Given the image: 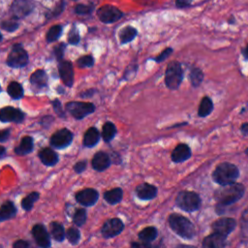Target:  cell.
I'll return each mask as SVG.
<instances>
[{
	"label": "cell",
	"instance_id": "681fc988",
	"mask_svg": "<svg viewBox=\"0 0 248 248\" xmlns=\"http://www.w3.org/2000/svg\"><path fill=\"white\" fill-rule=\"evenodd\" d=\"M132 248H155L153 247L151 244H149V242H133L132 243Z\"/></svg>",
	"mask_w": 248,
	"mask_h": 248
},
{
	"label": "cell",
	"instance_id": "e575fe53",
	"mask_svg": "<svg viewBox=\"0 0 248 248\" xmlns=\"http://www.w3.org/2000/svg\"><path fill=\"white\" fill-rule=\"evenodd\" d=\"M61 33H62L61 26H54V27H52L49 29L48 33H47V37H46L47 38V42L48 43H53V42L57 41L60 37Z\"/></svg>",
	"mask_w": 248,
	"mask_h": 248
},
{
	"label": "cell",
	"instance_id": "277c9868",
	"mask_svg": "<svg viewBox=\"0 0 248 248\" xmlns=\"http://www.w3.org/2000/svg\"><path fill=\"white\" fill-rule=\"evenodd\" d=\"M175 203L180 209L187 212H193L200 208L201 198L195 192L182 191L177 195Z\"/></svg>",
	"mask_w": 248,
	"mask_h": 248
},
{
	"label": "cell",
	"instance_id": "d6a6232c",
	"mask_svg": "<svg viewBox=\"0 0 248 248\" xmlns=\"http://www.w3.org/2000/svg\"><path fill=\"white\" fill-rule=\"evenodd\" d=\"M40 198V194L38 192H32L30 193L29 196H27V198H25L22 202V206L26 211H29L32 207L33 204L39 200Z\"/></svg>",
	"mask_w": 248,
	"mask_h": 248
},
{
	"label": "cell",
	"instance_id": "f5cc1de1",
	"mask_svg": "<svg viewBox=\"0 0 248 248\" xmlns=\"http://www.w3.org/2000/svg\"><path fill=\"white\" fill-rule=\"evenodd\" d=\"M240 132L243 136H248V123H243L240 127Z\"/></svg>",
	"mask_w": 248,
	"mask_h": 248
},
{
	"label": "cell",
	"instance_id": "1f68e13d",
	"mask_svg": "<svg viewBox=\"0 0 248 248\" xmlns=\"http://www.w3.org/2000/svg\"><path fill=\"white\" fill-rule=\"evenodd\" d=\"M117 134V128L114 123L107 122L104 124L102 129V137L105 142L112 141Z\"/></svg>",
	"mask_w": 248,
	"mask_h": 248
},
{
	"label": "cell",
	"instance_id": "7bdbcfd3",
	"mask_svg": "<svg viewBox=\"0 0 248 248\" xmlns=\"http://www.w3.org/2000/svg\"><path fill=\"white\" fill-rule=\"evenodd\" d=\"M173 53V49H171V48H167L166 50H164L154 60L156 61V62H162V61H164L165 59H167L170 56H171V54Z\"/></svg>",
	"mask_w": 248,
	"mask_h": 248
},
{
	"label": "cell",
	"instance_id": "30bf717a",
	"mask_svg": "<svg viewBox=\"0 0 248 248\" xmlns=\"http://www.w3.org/2000/svg\"><path fill=\"white\" fill-rule=\"evenodd\" d=\"M72 141L73 133L66 128L58 130L51 138L52 146L57 148H65L72 143Z\"/></svg>",
	"mask_w": 248,
	"mask_h": 248
},
{
	"label": "cell",
	"instance_id": "db71d44e",
	"mask_svg": "<svg viewBox=\"0 0 248 248\" xmlns=\"http://www.w3.org/2000/svg\"><path fill=\"white\" fill-rule=\"evenodd\" d=\"M175 248H197V247L191 246V245H178Z\"/></svg>",
	"mask_w": 248,
	"mask_h": 248
},
{
	"label": "cell",
	"instance_id": "8992f818",
	"mask_svg": "<svg viewBox=\"0 0 248 248\" xmlns=\"http://www.w3.org/2000/svg\"><path fill=\"white\" fill-rule=\"evenodd\" d=\"M29 60V58L28 52L21 44H16L13 46L12 51L8 56L7 64L12 68H23L28 65Z\"/></svg>",
	"mask_w": 248,
	"mask_h": 248
},
{
	"label": "cell",
	"instance_id": "9a60e30c",
	"mask_svg": "<svg viewBox=\"0 0 248 248\" xmlns=\"http://www.w3.org/2000/svg\"><path fill=\"white\" fill-rule=\"evenodd\" d=\"M32 234L37 245L41 248H50L51 247V237L47 229L41 225L37 224L32 229Z\"/></svg>",
	"mask_w": 248,
	"mask_h": 248
},
{
	"label": "cell",
	"instance_id": "603a6c76",
	"mask_svg": "<svg viewBox=\"0 0 248 248\" xmlns=\"http://www.w3.org/2000/svg\"><path fill=\"white\" fill-rule=\"evenodd\" d=\"M30 83L33 87H36L38 88H42L47 87L48 84V76L46 72L42 69L36 70L31 76H30Z\"/></svg>",
	"mask_w": 248,
	"mask_h": 248
},
{
	"label": "cell",
	"instance_id": "b9f144b4",
	"mask_svg": "<svg viewBox=\"0 0 248 248\" xmlns=\"http://www.w3.org/2000/svg\"><path fill=\"white\" fill-rule=\"evenodd\" d=\"M68 41H69V43H70L71 45H77V44L79 43V41H80V35H79L78 30H77L75 28H73L72 30L70 31L69 36H68Z\"/></svg>",
	"mask_w": 248,
	"mask_h": 248
},
{
	"label": "cell",
	"instance_id": "816d5d0a",
	"mask_svg": "<svg viewBox=\"0 0 248 248\" xmlns=\"http://www.w3.org/2000/svg\"><path fill=\"white\" fill-rule=\"evenodd\" d=\"M63 5H64V3L63 2H61L56 9H55V11L52 13V15L51 16H58V15H59L62 11H63Z\"/></svg>",
	"mask_w": 248,
	"mask_h": 248
},
{
	"label": "cell",
	"instance_id": "cb8c5ba5",
	"mask_svg": "<svg viewBox=\"0 0 248 248\" xmlns=\"http://www.w3.org/2000/svg\"><path fill=\"white\" fill-rule=\"evenodd\" d=\"M16 213L17 208L14 205V204L10 201H7L1 206V210H0V219H1V221L11 219L16 216Z\"/></svg>",
	"mask_w": 248,
	"mask_h": 248
},
{
	"label": "cell",
	"instance_id": "5bb4252c",
	"mask_svg": "<svg viewBox=\"0 0 248 248\" xmlns=\"http://www.w3.org/2000/svg\"><path fill=\"white\" fill-rule=\"evenodd\" d=\"M0 119L2 122L21 123L25 119V114L16 108L5 107L0 112Z\"/></svg>",
	"mask_w": 248,
	"mask_h": 248
},
{
	"label": "cell",
	"instance_id": "f546056e",
	"mask_svg": "<svg viewBox=\"0 0 248 248\" xmlns=\"http://www.w3.org/2000/svg\"><path fill=\"white\" fill-rule=\"evenodd\" d=\"M7 92L8 94L13 98V99H21L24 96V88L21 84L17 82H12L8 88H7Z\"/></svg>",
	"mask_w": 248,
	"mask_h": 248
},
{
	"label": "cell",
	"instance_id": "ba28073f",
	"mask_svg": "<svg viewBox=\"0 0 248 248\" xmlns=\"http://www.w3.org/2000/svg\"><path fill=\"white\" fill-rule=\"evenodd\" d=\"M99 20L104 24H113L123 17V13L113 5H104L97 11Z\"/></svg>",
	"mask_w": 248,
	"mask_h": 248
},
{
	"label": "cell",
	"instance_id": "ee69618b",
	"mask_svg": "<svg viewBox=\"0 0 248 248\" xmlns=\"http://www.w3.org/2000/svg\"><path fill=\"white\" fill-rule=\"evenodd\" d=\"M64 51H65V44H59L58 46H57L54 50V53L58 58V61L62 60L63 55H64Z\"/></svg>",
	"mask_w": 248,
	"mask_h": 248
},
{
	"label": "cell",
	"instance_id": "bcb514c9",
	"mask_svg": "<svg viewBox=\"0 0 248 248\" xmlns=\"http://www.w3.org/2000/svg\"><path fill=\"white\" fill-rule=\"evenodd\" d=\"M86 169H87V162H86V161L78 162V163L74 166V170H75V172L78 173V174H82Z\"/></svg>",
	"mask_w": 248,
	"mask_h": 248
},
{
	"label": "cell",
	"instance_id": "3957f363",
	"mask_svg": "<svg viewBox=\"0 0 248 248\" xmlns=\"http://www.w3.org/2000/svg\"><path fill=\"white\" fill-rule=\"evenodd\" d=\"M169 224L172 230L179 236L191 239L195 235V227L189 219L179 214H172L169 217Z\"/></svg>",
	"mask_w": 248,
	"mask_h": 248
},
{
	"label": "cell",
	"instance_id": "6f0895ef",
	"mask_svg": "<svg viewBox=\"0 0 248 248\" xmlns=\"http://www.w3.org/2000/svg\"><path fill=\"white\" fill-rule=\"evenodd\" d=\"M245 154L248 156V147L245 149Z\"/></svg>",
	"mask_w": 248,
	"mask_h": 248
},
{
	"label": "cell",
	"instance_id": "4fadbf2b",
	"mask_svg": "<svg viewBox=\"0 0 248 248\" xmlns=\"http://www.w3.org/2000/svg\"><path fill=\"white\" fill-rule=\"evenodd\" d=\"M58 72L63 84L71 88L74 83L73 64L67 60H60L58 63Z\"/></svg>",
	"mask_w": 248,
	"mask_h": 248
},
{
	"label": "cell",
	"instance_id": "74e56055",
	"mask_svg": "<svg viewBox=\"0 0 248 248\" xmlns=\"http://www.w3.org/2000/svg\"><path fill=\"white\" fill-rule=\"evenodd\" d=\"M77 64L80 68H88L92 67L94 64V59L91 56H85L78 59Z\"/></svg>",
	"mask_w": 248,
	"mask_h": 248
},
{
	"label": "cell",
	"instance_id": "9c48e42d",
	"mask_svg": "<svg viewBox=\"0 0 248 248\" xmlns=\"http://www.w3.org/2000/svg\"><path fill=\"white\" fill-rule=\"evenodd\" d=\"M34 9V3L29 0H15L11 6V13L15 19H23L29 16Z\"/></svg>",
	"mask_w": 248,
	"mask_h": 248
},
{
	"label": "cell",
	"instance_id": "d4e9b609",
	"mask_svg": "<svg viewBox=\"0 0 248 248\" xmlns=\"http://www.w3.org/2000/svg\"><path fill=\"white\" fill-rule=\"evenodd\" d=\"M33 146H34V144H33L32 138L27 136L23 138L20 146L15 148V152L19 155H26L30 153L33 150Z\"/></svg>",
	"mask_w": 248,
	"mask_h": 248
},
{
	"label": "cell",
	"instance_id": "44dd1931",
	"mask_svg": "<svg viewBox=\"0 0 248 248\" xmlns=\"http://www.w3.org/2000/svg\"><path fill=\"white\" fill-rule=\"evenodd\" d=\"M39 158L41 159L42 163L48 167L55 166L58 162V155L56 151L52 148H44L39 153Z\"/></svg>",
	"mask_w": 248,
	"mask_h": 248
},
{
	"label": "cell",
	"instance_id": "f1b7e54d",
	"mask_svg": "<svg viewBox=\"0 0 248 248\" xmlns=\"http://www.w3.org/2000/svg\"><path fill=\"white\" fill-rule=\"evenodd\" d=\"M158 235V231L154 227H147L145 228L142 232L139 233V237L142 241L145 242H151L153 241Z\"/></svg>",
	"mask_w": 248,
	"mask_h": 248
},
{
	"label": "cell",
	"instance_id": "836d02e7",
	"mask_svg": "<svg viewBox=\"0 0 248 248\" xmlns=\"http://www.w3.org/2000/svg\"><path fill=\"white\" fill-rule=\"evenodd\" d=\"M189 77H190V82H191L192 86L197 88L202 84V82L204 80V73L201 69L194 67L191 69Z\"/></svg>",
	"mask_w": 248,
	"mask_h": 248
},
{
	"label": "cell",
	"instance_id": "60d3db41",
	"mask_svg": "<svg viewBox=\"0 0 248 248\" xmlns=\"http://www.w3.org/2000/svg\"><path fill=\"white\" fill-rule=\"evenodd\" d=\"M93 10L92 5H85V4H79L75 7V12L78 15H89Z\"/></svg>",
	"mask_w": 248,
	"mask_h": 248
},
{
	"label": "cell",
	"instance_id": "ab89813d",
	"mask_svg": "<svg viewBox=\"0 0 248 248\" xmlns=\"http://www.w3.org/2000/svg\"><path fill=\"white\" fill-rule=\"evenodd\" d=\"M1 28L3 30H6L8 32H13L18 29L19 24L15 20H9V21H4L1 24Z\"/></svg>",
	"mask_w": 248,
	"mask_h": 248
},
{
	"label": "cell",
	"instance_id": "8fae6325",
	"mask_svg": "<svg viewBox=\"0 0 248 248\" xmlns=\"http://www.w3.org/2000/svg\"><path fill=\"white\" fill-rule=\"evenodd\" d=\"M124 229V224L119 218H112L106 221L102 227V234L106 238L118 235Z\"/></svg>",
	"mask_w": 248,
	"mask_h": 248
},
{
	"label": "cell",
	"instance_id": "7c38bea8",
	"mask_svg": "<svg viewBox=\"0 0 248 248\" xmlns=\"http://www.w3.org/2000/svg\"><path fill=\"white\" fill-rule=\"evenodd\" d=\"M236 227V221L233 218L224 217L216 220L212 224L213 232L218 233L220 234H223L225 236H228Z\"/></svg>",
	"mask_w": 248,
	"mask_h": 248
},
{
	"label": "cell",
	"instance_id": "5b68a950",
	"mask_svg": "<svg viewBox=\"0 0 248 248\" xmlns=\"http://www.w3.org/2000/svg\"><path fill=\"white\" fill-rule=\"evenodd\" d=\"M183 80V71L181 68L180 63L174 61L171 62L165 73V83L168 88L170 89H176L179 88L181 82Z\"/></svg>",
	"mask_w": 248,
	"mask_h": 248
},
{
	"label": "cell",
	"instance_id": "c3c4849f",
	"mask_svg": "<svg viewBox=\"0 0 248 248\" xmlns=\"http://www.w3.org/2000/svg\"><path fill=\"white\" fill-rule=\"evenodd\" d=\"M192 3V0H176L175 5L177 8H186L189 7Z\"/></svg>",
	"mask_w": 248,
	"mask_h": 248
},
{
	"label": "cell",
	"instance_id": "4dcf8cb0",
	"mask_svg": "<svg viewBox=\"0 0 248 248\" xmlns=\"http://www.w3.org/2000/svg\"><path fill=\"white\" fill-rule=\"evenodd\" d=\"M50 229H51V233L52 236L57 240V241H62L65 237V233H64V229L63 226L59 223L57 222H53L50 225Z\"/></svg>",
	"mask_w": 248,
	"mask_h": 248
},
{
	"label": "cell",
	"instance_id": "8d00e7d4",
	"mask_svg": "<svg viewBox=\"0 0 248 248\" xmlns=\"http://www.w3.org/2000/svg\"><path fill=\"white\" fill-rule=\"evenodd\" d=\"M66 235H67V238L68 240L72 243V244H77L79 243L80 239H81V233L78 229L76 228H70L67 233H66Z\"/></svg>",
	"mask_w": 248,
	"mask_h": 248
},
{
	"label": "cell",
	"instance_id": "6da1fadb",
	"mask_svg": "<svg viewBox=\"0 0 248 248\" xmlns=\"http://www.w3.org/2000/svg\"><path fill=\"white\" fill-rule=\"evenodd\" d=\"M244 193L245 187L240 183L233 182L219 188L215 192L214 198L217 202V206H227L239 201Z\"/></svg>",
	"mask_w": 248,
	"mask_h": 248
},
{
	"label": "cell",
	"instance_id": "f35d334b",
	"mask_svg": "<svg viewBox=\"0 0 248 248\" xmlns=\"http://www.w3.org/2000/svg\"><path fill=\"white\" fill-rule=\"evenodd\" d=\"M240 229L244 235H248V207L242 212L240 218Z\"/></svg>",
	"mask_w": 248,
	"mask_h": 248
},
{
	"label": "cell",
	"instance_id": "f907efd6",
	"mask_svg": "<svg viewBox=\"0 0 248 248\" xmlns=\"http://www.w3.org/2000/svg\"><path fill=\"white\" fill-rule=\"evenodd\" d=\"M9 136H10V130L8 129L3 130L1 133H0V142L4 143L6 140H8Z\"/></svg>",
	"mask_w": 248,
	"mask_h": 248
},
{
	"label": "cell",
	"instance_id": "f6af8a7d",
	"mask_svg": "<svg viewBox=\"0 0 248 248\" xmlns=\"http://www.w3.org/2000/svg\"><path fill=\"white\" fill-rule=\"evenodd\" d=\"M53 106H54L55 111L57 112V114H58L59 117H64V113H63V110H62V106H61V104H60V102H59L58 100L53 101Z\"/></svg>",
	"mask_w": 248,
	"mask_h": 248
},
{
	"label": "cell",
	"instance_id": "d590c367",
	"mask_svg": "<svg viewBox=\"0 0 248 248\" xmlns=\"http://www.w3.org/2000/svg\"><path fill=\"white\" fill-rule=\"evenodd\" d=\"M73 221L77 226H83L87 221V210L84 208L78 209L73 216Z\"/></svg>",
	"mask_w": 248,
	"mask_h": 248
},
{
	"label": "cell",
	"instance_id": "7402d4cb",
	"mask_svg": "<svg viewBox=\"0 0 248 248\" xmlns=\"http://www.w3.org/2000/svg\"><path fill=\"white\" fill-rule=\"evenodd\" d=\"M100 140V132L95 128H89L84 137V146L87 147H93L98 144Z\"/></svg>",
	"mask_w": 248,
	"mask_h": 248
},
{
	"label": "cell",
	"instance_id": "9f6ffc18",
	"mask_svg": "<svg viewBox=\"0 0 248 248\" xmlns=\"http://www.w3.org/2000/svg\"><path fill=\"white\" fill-rule=\"evenodd\" d=\"M4 153H5V148L2 146L1 147V158L3 157V155H4Z\"/></svg>",
	"mask_w": 248,
	"mask_h": 248
},
{
	"label": "cell",
	"instance_id": "7dc6e473",
	"mask_svg": "<svg viewBox=\"0 0 248 248\" xmlns=\"http://www.w3.org/2000/svg\"><path fill=\"white\" fill-rule=\"evenodd\" d=\"M13 248H30L29 243L24 239H19L14 242Z\"/></svg>",
	"mask_w": 248,
	"mask_h": 248
},
{
	"label": "cell",
	"instance_id": "11a10c76",
	"mask_svg": "<svg viewBox=\"0 0 248 248\" xmlns=\"http://www.w3.org/2000/svg\"><path fill=\"white\" fill-rule=\"evenodd\" d=\"M243 56L245 57V58L246 59H248V45H247V47L244 49V51H243Z\"/></svg>",
	"mask_w": 248,
	"mask_h": 248
},
{
	"label": "cell",
	"instance_id": "7a4b0ae2",
	"mask_svg": "<svg viewBox=\"0 0 248 248\" xmlns=\"http://www.w3.org/2000/svg\"><path fill=\"white\" fill-rule=\"evenodd\" d=\"M239 176L238 168L232 163L224 162L219 164L212 173L213 180L221 186L232 184Z\"/></svg>",
	"mask_w": 248,
	"mask_h": 248
},
{
	"label": "cell",
	"instance_id": "ac0fdd59",
	"mask_svg": "<svg viewBox=\"0 0 248 248\" xmlns=\"http://www.w3.org/2000/svg\"><path fill=\"white\" fill-rule=\"evenodd\" d=\"M110 165H111V158L109 154H107L106 152L99 151L94 155L92 159V167L94 170L98 172L105 171L110 167Z\"/></svg>",
	"mask_w": 248,
	"mask_h": 248
},
{
	"label": "cell",
	"instance_id": "ffe728a7",
	"mask_svg": "<svg viewBox=\"0 0 248 248\" xmlns=\"http://www.w3.org/2000/svg\"><path fill=\"white\" fill-rule=\"evenodd\" d=\"M137 196L142 200H151L157 195V188L148 183H142L136 189Z\"/></svg>",
	"mask_w": 248,
	"mask_h": 248
},
{
	"label": "cell",
	"instance_id": "4316f807",
	"mask_svg": "<svg viewBox=\"0 0 248 248\" xmlns=\"http://www.w3.org/2000/svg\"><path fill=\"white\" fill-rule=\"evenodd\" d=\"M213 110V103L211 101V99L209 97H204L201 101L200 107H199V111H198V115L201 117H205L208 115L211 114Z\"/></svg>",
	"mask_w": 248,
	"mask_h": 248
},
{
	"label": "cell",
	"instance_id": "52a82bcc",
	"mask_svg": "<svg viewBox=\"0 0 248 248\" xmlns=\"http://www.w3.org/2000/svg\"><path fill=\"white\" fill-rule=\"evenodd\" d=\"M66 110L74 118L83 119L95 111V106L92 103L87 102H70L67 103Z\"/></svg>",
	"mask_w": 248,
	"mask_h": 248
},
{
	"label": "cell",
	"instance_id": "484cf974",
	"mask_svg": "<svg viewBox=\"0 0 248 248\" xmlns=\"http://www.w3.org/2000/svg\"><path fill=\"white\" fill-rule=\"evenodd\" d=\"M137 34H138L137 29L132 27H126L122 29L121 31L119 32V39L121 44H127L133 41L137 36Z\"/></svg>",
	"mask_w": 248,
	"mask_h": 248
},
{
	"label": "cell",
	"instance_id": "2e32d148",
	"mask_svg": "<svg viewBox=\"0 0 248 248\" xmlns=\"http://www.w3.org/2000/svg\"><path fill=\"white\" fill-rule=\"evenodd\" d=\"M98 198H99V193L92 188L84 189L76 194L77 202L86 206L93 205L98 201Z\"/></svg>",
	"mask_w": 248,
	"mask_h": 248
},
{
	"label": "cell",
	"instance_id": "d6986e66",
	"mask_svg": "<svg viewBox=\"0 0 248 248\" xmlns=\"http://www.w3.org/2000/svg\"><path fill=\"white\" fill-rule=\"evenodd\" d=\"M191 157V149L185 144L178 145L172 152V159L175 163H180L188 160Z\"/></svg>",
	"mask_w": 248,
	"mask_h": 248
},
{
	"label": "cell",
	"instance_id": "83f0119b",
	"mask_svg": "<svg viewBox=\"0 0 248 248\" xmlns=\"http://www.w3.org/2000/svg\"><path fill=\"white\" fill-rule=\"evenodd\" d=\"M123 191L120 188H115L104 194V199L111 204H116L122 200Z\"/></svg>",
	"mask_w": 248,
	"mask_h": 248
},
{
	"label": "cell",
	"instance_id": "e0dca14e",
	"mask_svg": "<svg viewBox=\"0 0 248 248\" xmlns=\"http://www.w3.org/2000/svg\"><path fill=\"white\" fill-rule=\"evenodd\" d=\"M227 245V236L213 232L203 240V248H225Z\"/></svg>",
	"mask_w": 248,
	"mask_h": 248
}]
</instances>
